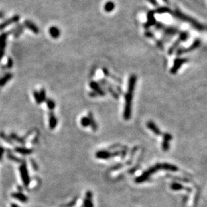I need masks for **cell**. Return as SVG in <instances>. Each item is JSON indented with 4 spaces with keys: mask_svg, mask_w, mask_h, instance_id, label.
<instances>
[{
    "mask_svg": "<svg viewBox=\"0 0 207 207\" xmlns=\"http://www.w3.org/2000/svg\"><path fill=\"white\" fill-rule=\"evenodd\" d=\"M137 80V76L135 75H131L129 80L128 90L127 94L125 95V105L123 112L124 119L126 120H129L131 118L132 102H133V92H134L135 90Z\"/></svg>",
    "mask_w": 207,
    "mask_h": 207,
    "instance_id": "6da1fadb",
    "label": "cell"
},
{
    "mask_svg": "<svg viewBox=\"0 0 207 207\" xmlns=\"http://www.w3.org/2000/svg\"><path fill=\"white\" fill-rule=\"evenodd\" d=\"M172 15L174 16L176 18H177L179 20H182V21L188 22V23H190V24L192 26L193 28H196V30L198 31H207V26L203 25V24L199 23L198 22L196 21V20L193 19L191 17H189L186 16V14H184L182 13L180 9L176 8L174 11H172Z\"/></svg>",
    "mask_w": 207,
    "mask_h": 207,
    "instance_id": "7a4b0ae2",
    "label": "cell"
},
{
    "mask_svg": "<svg viewBox=\"0 0 207 207\" xmlns=\"http://www.w3.org/2000/svg\"><path fill=\"white\" fill-rule=\"evenodd\" d=\"M159 169H161V163L156 164L155 166L150 167L149 169H148L147 170L144 172L143 174L141 175V176L137 177V178L135 179V182L139 184V183H143V182L147 181L152 174L157 172V171L159 170Z\"/></svg>",
    "mask_w": 207,
    "mask_h": 207,
    "instance_id": "3957f363",
    "label": "cell"
},
{
    "mask_svg": "<svg viewBox=\"0 0 207 207\" xmlns=\"http://www.w3.org/2000/svg\"><path fill=\"white\" fill-rule=\"evenodd\" d=\"M20 176H21L22 182L24 183V186H28V185H29L30 182H31V180H30V176H29V174H28V171L27 167H26V164L25 161H24V162L22 163V165H20Z\"/></svg>",
    "mask_w": 207,
    "mask_h": 207,
    "instance_id": "277c9868",
    "label": "cell"
},
{
    "mask_svg": "<svg viewBox=\"0 0 207 207\" xmlns=\"http://www.w3.org/2000/svg\"><path fill=\"white\" fill-rule=\"evenodd\" d=\"M12 33H13L12 30L11 31L7 32V33H4L0 35V60H1V59L3 57V55H4L5 46H6L7 38Z\"/></svg>",
    "mask_w": 207,
    "mask_h": 207,
    "instance_id": "5b68a950",
    "label": "cell"
},
{
    "mask_svg": "<svg viewBox=\"0 0 207 207\" xmlns=\"http://www.w3.org/2000/svg\"><path fill=\"white\" fill-rule=\"evenodd\" d=\"M200 44H201V41L199 40V39H196V40L194 41V42L192 44V45L189 47V48H184V49H182V48L179 49L178 51H177V54L178 55V54H182L183 53H186V52L192 51V50L198 48V47L200 46Z\"/></svg>",
    "mask_w": 207,
    "mask_h": 207,
    "instance_id": "8992f818",
    "label": "cell"
},
{
    "mask_svg": "<svg viewBox=\"0 0 207 207\" xmlns=\"http://www.w3.org/2000/svg\"><path fill=\"white\" fill-rule=\"evenodd\" d=\"M19 20H20V16L19 15H15V16L8 19V20H5L3 23L0 24V31L3 30L5 28L7 27V26L11 25L12 24L16 23V22L19 21Z\"/></svg>",
    "mask_w": 207,
    "mask_h": 207,
    "instance_id": "52a82bcc",
    "label": "cell"
},
{
    "mask_svg": "<svg viewBox=\"0 0 207 207\" xmlns=\"http://www.w3.org/2000/svg\"><path fill=\"white\" fill-rule=\"evenodd\" d=\"M187 61H188L187 59H181V58L176 59L174 61V66H173L172 69H171V73H172V74H175V73H176V72L178 71V69L180 68V67H181V65H182V64L186 63Z\"/></svg>",
    "mask_w": 207,
    "mask_h": 207,
    "instance_id": "ba28073f",
    "label": "cell"
},
{
    "mask_svg": "<svg viewBox=\"0 0 207 207\" xmlns=\"http://www.w3.org/2000/svg\"><path fill=\"white\" fill-rule=\"evenodd\" d=\"M154 14H155V12H153V11H149L147 13V22L145 24V28H148L150 26L155 25L156 20Z\"/></svg>",
    "mask_w": 207,
    "mask_h": 207,
    "instance_id": "9c48e42d",
    "label": "cell"
},
{
    "mask_svg": "<svg viewBox=\"0 0 207 207\" xmlns=\"http://www.w3.org/2000/svg\"><path fill=\"white\" fill-rule=\"evenodd\" d=\"M90 88H91L92 89L98 94V96H104L105 95V92L103 91L100 86V85L98 84L97 82H94V81H92V82L90 83Z\"/></svg>",
    "mask_w": 207,
    "mask_h": 207,
    "instance_id": "30bf717a",
    "label": "cell"
},
{
    "mask_svg": "<svg viewBox=\"0 0 207 207\" xmlns=\"http://www.w3.org/2000/svg\"><path fill=\"white\" fill-rule=\"evenodd\" d=\"M24 26L35 34H38L39 32H40L38 26L34 22L31 21V20H25L24 23Z\"/></svg>",
    "mask_w": 207,
    "mask_h": 207,
    "instance_id": "8fae6325",
    "label": "cell"
},
{
    "mask_svg": "<svg viewBox=\"0 0 207 207\" xmlns=\"http://www.w3.org/2000/svg\"><path fill=\"white\" fill-rule=\"evenodd\" d=\"M162 31H163V34L167 37L174 36L177 34L179 32L178 28L174 27H166V26H165Z\"/></svg>",
    "mask_w": 207,
    "mask_h": 207,
    "instance_id": "7c38bea8",
    "label": "cell"
},
{
    "mask_svg": "<svg viewBox=\"0 0 207 207\" xmlns=\"http://www.w3.org/2000/svg\"><path fill=\"white\" fill-rule=\"evenodd\" d=\"M112 156V153H111L110 151L106 150H100L96 152V157L98 159H108L109 158Z\"/></svg>",
    "mask_w": 207,
    "mask_h": 207,
    "instance_id": "4fadbf2b",
    "label": "cell"
},
{
    "mask_svg": "<svg viewBox=\"0 0 207 207\" xmlns=\"http://www.w3.org/2000/svg\"><path fill=\"white\" fill-rule=\"evenodd\" d=\"M24 31V26L23 24H18L14 28H13V34L15 38H18L20 35L23 33Z\"/></svg>",
    "mask_w": 207,
    "mask_h": 207,
    "instance_id": "5bb4252c",
    "label": "cell"
},
{
    "mask_svg": "<svg viewBox=\"0 0 207 207\" xmlns=\"http://www.w3.org/2000/svg\"><path fill=\"white\" fill-rule=\"evenodd\" d=\"M147 127H148L149 129H150L154 134L156 135H161V131L159 129L153 121H148L147 123Z\"/></svg>",
    "mask_w": 207,
    "mask_h": 207,
    "instance_id": "9a60e30c",
    "label": "cell"
},
{
    "mask_svg": "<svg viewBox=\"0 0 207 207\" xmlns=\"http://www.w3.org/2000/svg\"><path fill=\"white\" fill-rule=\"evenodd\" d=\"M92 194L90 191H88L86 192V199L84 200V207H94V204L92 202Z\"/></svg>",
    "mask_w": 207,
    "mask_h": 207,
    "instance_id": "2e32d148",
    "label": "cell"
},
{
    "mask_svg": "<svg viewBox=\"0 0 207 207\" xmlns=\"http://www.w3.org/2000/svg\"><path fill=\"white\" fill-rule=\"evenodd\" d=\"M57 125V119L56 116H54V113L50 112L49 114V127L50 129H55Z\"/></svg>",
    "mask_w": 207,
    "mask_h": 207,
    "instance_id": "e0dca14e",
    "label": "cell"
},
{
    "mask_svg": "<svg viewBox=\"0 0 207 207\" xmlns=\"http://www.w3.org/2000/svg\"><path fill=\"white\" fill-rule=\"evenodd\" d=\"M49 34L52 38H57L60 36L61 32H60L59 28H57L56 26H51L49 28Z\"/></svg>",
    "mask_w": 207,
    "mask_h": 207,
    "instance_id": "ac0fdd59",
    "label": "cell"
},
{
    "mask_svg": "<svg viewBox=\"0 0 207 207\" xmlns=\"http://www.w3.org/2000/svg\"><path fill=\"white\" fill-rule=\"evenodd\" d=\"M12 77L13 75L11 73H7L3 75L2 78L0 79V87L4 86L12 78Z\"/></svg>",
    "mask_w": 207,
    "mask_h": 207,
    "instance_id": "d6986e66",
    "label": "cell"
},
{
    "mask_svg": "<svg viewBox=\"0 0 207 207\" xmlns=\"http://www.w3.org/2000/svg\"><path fill=\"white\" fill-rule=\"evenodd\" d=\"M12 196L15 199L20 200L22 202H26L28 200V198L24 194L21 192H15L12 194Z\"/></svg>",
    "mask_w": 207,
    "mask_h": 207,
    "instance_id": "ffe728a7",
    "label": "cell"
},
{
    "mask_svg": "<svg viewBox=\"0 0 207 207\" xmlns=\"http://www.w3.org/2000/svg\"><path fill=\"white\" fill-rule=\"evenodd\" d=\"M15 151L20 154H22V155H30V154L33 153V150L31 149L20 147L15 148Z\"/></svg>",
    "mask_w": 207,
    "mask_h": 207,
    "instance_id": "44dd1931",
    "label": "cell"
},
{
    "mask_svg": "<svg viewBox=\"0 0 207 207\" xmlns=\"http://www.w3.org/2000/svg\"><path fill=\"white\" fill-rule=\"evenodd\" d=\"M155 12L157 13V14H166V13H167V14H172V11L167 7H159V8H157V9H156Z\"/></svg>",
    "mask_w": 207,
    "mask_h": 207,
    "instance_id": "7402d4cb",
    "label": "cell"
},
{
    "mask_svg": "<svg viewBox=\"0 0 207 207\" xmlns=\"http://www.w3.org/2000/svg\"><path fill=\"white\" fill-rule=\"evenodd\" d=\"M115 8V3L113 1H108L104 5V9L107 12H110Z\"/></svg>",
    "mask_w": 207,
    "mask_h": 207,
    "instance_id": "603a6c76",
    "label": "cell"
},
{
    "mask_svg": "<svg viewBox=\"0 0 207 207\" xmlns=\"http://www.w3.org/2000/svg\"><path fill=\"white\" fill-rule=\"evenodd\" d=\"M88 118H89V119L90 120V126H91L92 129H93L94 131H96V129H97L96 123L95 121H94V116H93V115H92V114L91 112H90L89 114H88Z\"/></svg>",
    "mask_w": 207,
    "mask_h": 207,
    "instance_id": "cb8c5ba5",
    "label": "cell"
},
{
    "mask_svg": "<svg viewBox=\"0 0 207 207\" xmlns=\"http://www.w3.org/2000/svg\"><path fill=\"white\" fill-rule=\"evenodd\" d=\"M10 138L12 139L13 140L17 141V142L23 144V145L25 144V142H24V139L23 138H20V137H19L18 135L15 134V133H11Z\"/></svg>",
    "mask_w": 207,
    "mask_h": 207,
    "instance_id": "d4e9b609",
    "label": "cell"
},
{
    "mask_svg": "<svg viewBox=\"0 0 207 207\" xmlns=\"http://www.w3.org/2000/svg\"><path fill=\"white\" fill-rule=\"evenodd\" d=\"M188 37H189V33L186 31H184L180 34L178 38L180 39L181 42H185L188 40Z\"/></svg>",
    "mask_w": 207,
    "mask_h": 207,
    "instance_id": "484cf974",
    "label": "cell"
},
{
    "mask_svg": "<svg viewBox=\"0 0 207 207\" xmlns=\"http://www.w3.org/2000/svg\"><path fill=\"white\" fill-rule=\"evenodd\" d=\"M81 125L84 127H88L90 126V120L88 118V116H86V117H83L81 119L80 121Z\"/></svg>",
    "mask_w": 207,
    "mask_h": 207,
    "instance_id": "4316f807",
    "label": "cell"
},
{
    "mask_svg": "<svg viewBox=\"0 0 207 207\" xmlns=\"http://www.w3.org/2000/svg\"><path fill=\"white\" fill-rule=\"evenodd\" d=\"M180 42H181V41H180V39L178 38V40H177L176 41V42H174V44H173V46L172 47H170V48H169V49L168 53L169 54H172L173 53V52H174V50H176V48H177V47H178L179 46V44H180Z\"/></svg>",
    "mask_w": 207,
    "mask_h": 207,
    "instance_id": "83f0119b",
    "label": "cell"
},
{
    "mask_svg": "<svg viewBox=\"0 0 207 207\" xmlns=\"http://www.w3.org/2000/svg\"><path fill=\"white\" fill-rule=\"evenodd\" d=\"M46 105H47V107H48V109L50 110H52L53 109L55 108V103H54V102L52 100V99H47L46 100Z\"/></svg>",
    "mask_w": 207,
    "mask_h": 207,
    "instance_id": "f1b7e54d",
    "label": "cell"
},
{
    "mask_svg": "<svg viewBox=\"0 0 207 207\" xmlns=\"http://www.w3.org/2000/svg\"><path fill=\"white\" fill-rule=\"evenodd\" d=\"M33 95H34V96L36 102L38 104H40L42 102V100H41V98H40V94H39V92L36 91L35 90V91L33 92Z\"/></svg>",
    "mask_w": 207,
    "mask_h": 207,
    "instance_id": "f546056e",
    "label": "cell"
},
{
    "mask_svg": "<svg viewBox=\"0 0 207 207\" xmlns=\"http://www.w3.org/2000/svg\"><path fill=\"white\" fill-rule=\"evenodd\" d=\"M0 137H1V139H3L5 141H6L7 143L10 145L13 144V142L12 141V140H11L10 137L6 136L5 133H3V132H1V133H0Z\"/></svg>",
    "mask_w": 207,
    "mask_h": 207,
    "instance_id": "4dcf8cb0",
    "label": "cell"
},
{
    "mask_svg": "<svg viewBox=\"0 0 207 207\" xmlns=\"http://www.w3.org/2000/svg\"><path fill=\"white\" fill-rule=\"evenodd\" d=\"M7 157H8L9 159L12 160V161H16V162H19V161H20V159H19L18 157H16V156L14 155L13 154L10 153H7Z\"/></svg>",
    "mask_w": 207,
    "mask_h": 207,
    "instance_id": "1f68e13d",
    "label": "cell"
},
{
    "mask_svg": "<svg viewBox=\"0 0 207 207\" xmlns=\"http://www.w3.org/2000/svg\"><path fill=\"white\" fill-rule=\"evenodd\" d=\"M155 26L156 29L158 30V31H163V30L164 29V28L165 27L164 24L161 23V22H156Z\"/></svg>",
    "mask_w": 207,
    "mask_h": 207,
    "instance_id": "d6a6232c",
    "label": "cell"
},
{
    "mask_svg": "<svg viewBox=\"0 0 207 207\" xmlns=\"http://www.w3.org/2000/svg\"><path fill=\"white\" fill-rule=\"evenodd\" d=\"M39 94H40V98H41V100H42V102L46 101V91H45V90L42 89L40 91V92H39Z\"/></svg>",
    "mask_w": 207,
    "mask_h": 207,
    "instance_id": "836d02e7",
    "label": "cell"
},
{
    "mask_svg": "<svg viewBox=\"0 0 207 207\" xmlns=\"http://www.w3.org/2000/svg\"><path fill=\"white\" fill-rule=\"evenodd\" d=\"M13 64H14V62H13L12 59L11 58H8V60H7V63L6 65V67L8 69L12 68L13 67Z\"/></svg>",
    "mask_w": 207,
    "mask_h": 207,
    "instance_id": "e575fe53",
    "label": "cell"
},
{
    "mask_svg": "<svg viewBox=\"0 0 207 207\" xmlns=\"http://www.w3.org/2000/svg\"><path fill=\"white\" fill-rule=\"evenodd\" d=\"M162 149L164 151H167L169 149V142L163 141L162 143Z\"/></svg>",
    "mask_w": 207,
    "mask_h": 207,
    "instance_id": "d590c367",
    "label": "cell"
},
{
    "mask_svg": "<svg viewBox=\"0 0 207 207\" xmlns=\"http://www.w3.org/2000/svg\"><path fill=\"white\" fill-rule=\"evenodd\" d=\"M145 36L148 37V38H153V34L151 33V32H146L145 33Z\"/></svg>",
    "mask_w": 207,
    "mask_h": 207,
    "instance_id": "8d00e7d4",
    "label": "cell"
},
{
    "mask_svg": "<svg viewBox=\"0 0 207 207\" xmlns=\"http://www.w3.org/2000/svg\"><path fill=\"white\" fill-rule=\"evenodd\" d=\"M4 149H3V147H0V160L1 159V158H2V156L3 155V153H4Z\"/></svg>",
    "mask_w": 207,
    "mask_h": 207,
    "instance_id": "74e56055",
    "label": "cell"
},
{
    "mask_svg": "<svg viewBox=\"0 0 207 207\" xmlns=\"http://www.w3.org/2000/svg\"><path fill=\"white\" fill-rule=\"evenodd\" d=\"M156 43H157V46H158V47H159L160 48H163V42H161V41L157 40V42H156Z\"/></svg>",
    "mask_w": 207,
    "mask_h": 207,
    "instance_id": "f35d334b",
    "label": "cell"
},
{
    "mask_svg": "<svg viewBox=\"0 0 207 207\" xmlns=\"http://www.w3.org/2000/svg\"><path fill=\"white\" fill-rule=\"evenodd\" d=\"M148 1H149L151 3H152V4H153V5H157V1H156V0H148Z\"/></svg>",
    "mask_w": 207,
    "mask_h": 207,
    "instance_id": "ab89813d",
    "label": "cell"
},
{
    "mask_svg": "<svg viewBox=\"0 0 207 207\" xmlns=\"http://www.w3.org/2000/svg\"><path fill=\"white\" fill-rule=\"evenodd\" d=\"M4 17V14L2 12H0V18H2Z\"/></svg>",
    "mask_w": 207,
    "mask_h": 207,
    "instance_id": "60d3db41",
    "label": "cell"
},
{
    "mask_svg": "<svg viewBox=\"0 0 207 207\" xmlns=\"http://www.w3.org/2000/svg\"><path fill=\"white\" fill-rule=\"evenodd\" d=\"M11 207H19V206L16 204H11Z\"/></svg>",
    "mask_w": 207,
    "mask_h": 207,
    "instance_id": "b9f144b4",
    "label": "cell"
},
{
    "mask_svg": "<svg viewBox=\"0 0 207 207\" xmlns=\"http://www.w3.org/2000/svg\"><path fill=\"white\" fill-rule=\"evenodd\" d=\"M163 1H165V3H169V0H163Z\"/></svg>",
    "mask_w": 207,
    "mask_h": 207,
    "instance_id": "7bdbcfd3",
    "label": "cell"
}]
</instances>
